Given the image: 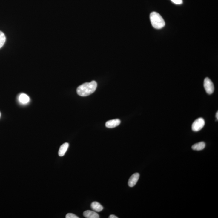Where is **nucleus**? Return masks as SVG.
<instances>
[{
	"label": "nucleus",
	"instance_id": "1",
	"mask_svg": "<svg viewBox=\"0 0 218 218\" xmlns=\"http://www.w3.org/2000/svg\"><path fill=\"white\" fill-rule=\"evenodd\" d=\"M97 86V82L95 81L86 82L78 87L77 93L79 96L82 97L89 96L96 91Z\"/></svg>",
	"mask_w": 218,
	"mask_h": 218
},
{
	"label": "nucleus",
	"instance_id": "2",
	"mask_svg": "<svg viewBox=\"0 0 218 218\" xmlns=\"http://www.w3.org/2000/svg\"><path fill=\"white\" fill-rule=\"evenodd\" d=\"M150 20L151 25L155 28L160 29L165 26V20L158 13H151L150 15Z\"/></svg>",
	"mask_w": 218,
	"mask_h": 218
},
{
	"label": "nucleus",
	"instance_id": "3",
	"mask_svg": "<svg viewBox=\"0 0 218 218\" xmlns=\"http://www.w3.org/2000/svg\"><path fill=\"white\" fill-rule=\"evenodd\" d=\"M205 125V121L203 118H199L194 122L192 129L194 131L198 132L201 130Z\"/></svg>",
	"mask_w": 218,
	"mask_h": 218
},
{
	"label": "nucleus",
	"instance_id": "4",
	"mask_svg": "<svg viewBox=\"0 0 218 218\" xmlns=\"http://www.w3.org/2000/svg\"><path fill=\"white\" fill-rule=\"evenodd\" d=\"M204 86L206 93L209 95L213 94L214 92V84L208 78H205L204 82Z\"/></svg>",
	"mask_w": 218,
	"mask_h": 218
},
{
	"label": "nucleus",
	"instance_id": "5",
	"mask_svg": "<svg viewBox=\"0 0 218 218\" xmlns=\"http://www.w3.org/2000/svg\"><path fill=\"white\" fill-rule=\"evenodd\" d=\"M139 173H135L130 178L128 181V185L130 187H133L135 185L138 181L139 179Z\"/></svg>",
	"mask_w": 218,
	"mask_h": 218
},
{
	"label": "nucleus",
	"instance_id": "6",
	"mask_svg": "<svg viewBox=\"0 0 218 218\" xmlns=\"http://www.w3.org/2000/svg\"><path fill=\"white\" fill-rule=\"evenodd\" d=\"M120 120L118 119L109 120L105 123V126L108 128H115L119 126L120 124Z\"/></svg>",
	"mask_w": 218,
	"mask_h": 218
},
{
	"label": "nucleus",
	"instance_id": "7",
	"mask_svg": "<svg viewBox=\"0 0 218 218\" xmlns=\"http://www.w3.org/2000/svg\"><path fill=\"white\" fill-rule=\"evenodd\" d=\"M84 216L87 218H99V215L96 212L87 210L83 213Z\"/></svg>",
	"mask_w": 218,
	"mask_h": 218
},
{
	"label": "nucleus",
	"instance_id": "8",
	"mask_svg": "<svg viewBox=\"0 0 218 218\" xmlns=\"http://www.w3.org/2000/svg\"><path fill=\"white\" fill-rule=\"evenodd\" d=\"M69 145L67 143H65L62 145L58 151V155L59 156L62 157L64 156L68 148Z\"/></svg>",
	"mask_w": 218,
	"mask_h": 218
},
{
	"label": "nucleus",
	"instance_id": "9",
	"mask_svg": "<svg viewBox=\"0 0 218 218\" xmlns=\"http://www.w3.org/2000/svg\"><path fill=\"white\" fill-rule=\"evenodd\" d=\"M91 208L95 211L100 212L102 211L104 209L103 206L100 203L97 202H94L91 203Z\"/></svg>",
	"mask_w": 218,
	"mask_h": 218
},
{
	"label": "nucleus",
	"instance_id": "10",
	"mask_svg": "<svg viewBox=\"0 0 218 218\" xmlns=\"http://www.w3.org/2000/svg\"><path fill=\"white\" fill-rule=\"evenodd\" d=\"M205 146L206 144L205 142H202L193 145L192 146V149L196 151H200L205 148Z\"/></svg>",
	"mask_w": 218,
	"mask_h": 218
},
{
	"label": "nucleus",
	"instance_id": "11",
	"mask_svg": "<svg viewBox=\"0 0 218 218\" xmlns=\"http://www.w3.org/2000/svg\"><path fill=\"white\" fill-rule=\"evenodd\" d=\"M19 100L22 104H26L29 101V98L26 94H22L19 96Z\"/></svg>",
	"mask_w": 218,
	"mask_h": 218
},
{
	"label": "nucleus",
	"instance_id": "12",
	"mask_svg": "<svg viewBox=\"0 0 218 218\" xmlns=\"http://www.w3.org/2000/svg\"><path fill=\"white\" fill-rule=\"evenodd\" d=\"M6 41L5 36L3 32L0 31V49L4 45Z\"/></svg>",
	"mask_w": 218,
	"mask_h": 218
},
{
	"label": "nucleus",
	"instance_id": "13",
	"mask_svg": "<svg viewBox=\"0 0 218 218\" xmlns=\"http://www.w3.org/2000/svg\"><path fill=\"white\" fill-rule=\"evenodd\" d=\"M66 218H79V217L77 216L75 214H73V213H68L65 216Z\"/></svg>",
	"mask_w": 218,
	"mask_h": 218
},
{
	"label": "nucleus",
	"instance_id": "14",
	"mask_svg": "<svg viewBox=\"0 0 218 218\" xmlns=\"http://www.w3.org/2000/svg\"><path fill=\"white\" fill-rule=\"evenodd\" d=\"M172 3L176 4H182L183 3V0H171Z\"/></svg>",
	"mask_w": 218,
	"mask_h": 218
},
{
	"label": "nucleus",
	"instance_id": "15",
	"mask_svg": "<svg viewBox=\"0 0 218 218\" xmlns=\"http://www.w3.org/2000/svg\"><path fill=\"white\" fill-rule=\"evenodd\" d=\"M109 218H118V217L116 216L113 215V214H112V215H110V216L109 217Z\"/></svg>",
	"mask_w": 218,
	"mask_h": 218
},
{
	"label": "nucleus",
	"instance_id": "16",
	"mask_svg": "<svg viewBox=\"0 0 218 218\" xmlns=\"http://www.w3.org/2000/svg\"><path fill=\"white\" fill-rule=\"evenodd\" d=\"M216 117L217 119V120H218V112H217L216 113Z\"/></svg>",
	"mask_w": 218,
	"mask_h": 218
}]
</instances>
